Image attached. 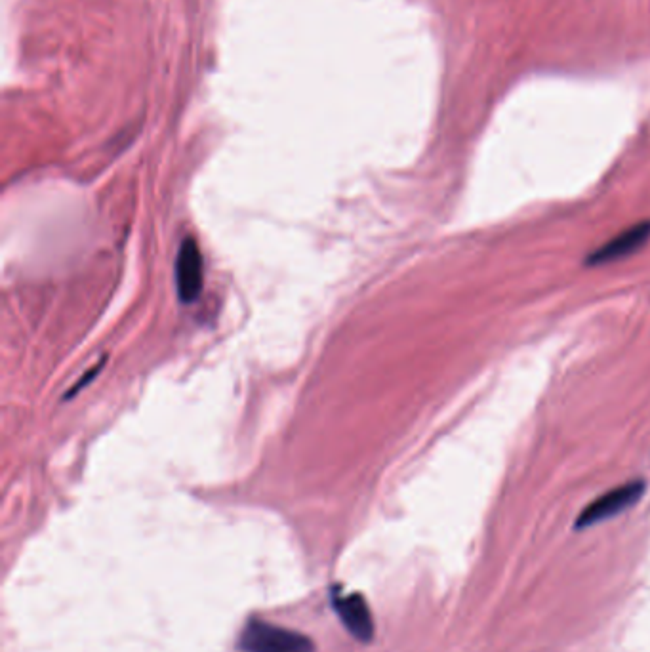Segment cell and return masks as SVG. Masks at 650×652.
<instances>
[{
    "label": "cell",
    "instance_id": "4",
    "mask_svg": "<svg viewBox=\"0 0 650 652\" xmlns=\"http://www.w3.org/2000/svg\"><path fill=\"white\" fill-rule=\"evenodd\" d=\"M650 241V220H643L639 224L631 225L626 231L612 237L609 243L599 246L586 258V265L597 267V265L610 264L616 260H622L626 256L635 254Z\"/></svg>",
    "mask_w": 650,
    "mask_h": 652
},
{
    "label": "cell",
    "instance_id": "6",
    "mask_svg": "<svg viewBox=\"0 0 650 652\" xmlns=\"http://www.w3.org/2000/svg\"><path fill=\"white\" fill-rule=\"evenodd\" d=\"M103 363H105V359H102V361H100V363H98L96 367L92 368V370H88V374H86V376L82 378L79 384H75V386H73V389H71V393H69L67 397H71V395H75L77 391H81V389L84 388V386H86V384H88V382H90V380H92V378H94L96 374H98V370H100V368L103 367Z\"/></svg>",
    "mask_w": 650,
    "mask_h": 652
},
{
    "label": "cell",
    "instance_id": "5",
    "mask_svg": "<svg viewBox=\"0 0 650 652\" xmlns=\"http://www.w3.org/2000/svg\"><path fill=\"white\" fill-rule=\"evenodd\" d=\"M334 611L355 639L368 643L374 635V620L361 593H332Z\"/></svg>",
    "mask_w": 650,
    "mask_h": 652
},
{
    "label": "cell",
    "instance_id": "3",
    "mask_svg": "<svg viewBox=\"0 0 650 652\" xmlns=\"http://www.w3.org/2000/svg\"><path fill=\"white\" fill-rule=\"evenodd\" d=\"M203 281V254L195 239L189 237L183 241L176 258V286L180 300L185 304L195 302L203 290Z\"/></svg>",
    "mask_w": 650,
    "mask_h": 652
},
{
    "label": "cell",
    "instance_id": "1",
    "mask_svg": "<svg viewBox=\"0 0 650 652\" xmlns=\"http://www.w3.org/2000/svg\"><path fill=\"white\" fill-rule=\"evenodd\" d=\"M239 649L243 652H315V643L304 633L262 620H250L241 633Z\"/></svg>",
    "mask_w": 650,
    "mask_h": 652
},
{
    "label": "cell",
    "instance_id": "2",
    "mask_svg": "<svg viewBox=\"0 0 650 652\" xmlns=\"http://www.w3.org/2000/svg\"><path fill=\"white\" fill-rule=\"evenodd\" d=\"M645 483L643 481H630L622 487L609 490L607 494L599 496L597 500H593L590 506H586L584 511L578 515L576 519V529H588L593 527L601 521H607L610 517L624 513V511L635 506L641 496L645 494Z\"/></svg>",
    "mask_w": 650,
    "mask_h": 652
}]
</instances>
